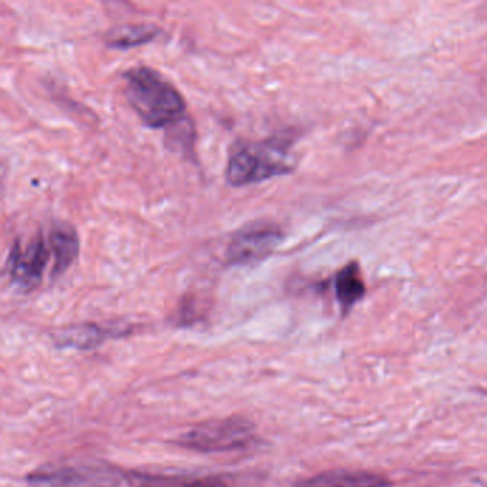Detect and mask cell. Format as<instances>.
Returning <instances> with one entry per match:
<instances>
[{
	"instance_id": "6da1fadb",
	"label": "cell",
	"mask_w": 487,
	"mask_h": 487,
	"mask_svg": "<svg viewBox=\"0 0 487 487\" xmlns=\"http://www.w3.org/2000/svg\"><path fill=\"white\" fill-rule=\"evenodd\" d=\"M123 79L130 108L149 128H168L186 115L182 94L156 69L136 66L126 70Z\"/></svg>"
},
{
	"instance_id": "7a4b0ae2",
	"label": "cell",
	"mask_w": 487,
	"mask_h": 487,
	"mask_svg": "<svg viewBox=\"0 0 487 487\" xmlns=\"http://www.w3.org/2000/svg\"><path fill=\"white\" fill-rule=\"evenodd\" d=\"M293 170L286 139L270 137L260 142H237L226 166V180L240 187L265 182Z\"/></svg>"
},
{
	"instance_id": "3957f363",
	"label": "cell",
	"mask_w": 487,
	"mask_h": 487,
	"mask_svg": "<svg viewBox=\"0 0 487 487\" xmlns=\"http://www.w3.org/2000/svg\"><path fill=\"white\" fill-rule=\"evenodd\" d=\"M253 441V426L240 417L209 420L192 427L177 439L182 448L213 453L230 451L248 446Z\"/></svg>"
},
{
	"instance_id": "277c9868",
	"label": "cell",
	"mask_w": 487,
	"mask_h": 487,
	"mask_svg": "<svg viewBox=\"0 0 487 487\" xmlns=\"http://www.w3.org/2000/svg\"><path fill=\"white\" fill-rule=\"evenodd\" d=\"M284 240V232L272 222L251 223L237 230L226 251V260L232 266L256 265L269 258Z\"/></svg>"
},
{
	"instance_id": "5b68a950",
	"label": "cell",
	"mask_w": 487,
	"mask_h": 487,
	"mask_svg": "<svg viewBox=\"0 0 487 487\" xmlns=\"http://www.w3.org/2000/svg\"><path fill=\"white\" fill-rule=\"evenodd\" d=\"M49 258H51V248L49 244H46L44 237L37 236L25 246L16 240L8 259L12 284L25 292L37 289L44 279Z\"/></svg>"
},
{
	"instance_id": "8992f818",
	"label": "cell",
	"mask_w": 487,
	"mask_h": 487,
	"mask_svg": "<svg viewBox=\"0 0 487 487\" xmlns=\"http://www.w3.org/2000/svg\"><path fill=\"white\" fill-rule=\"evenodd\" d=\"M33 487H113L116 476L94 466H47L32 473Z\"/></svg>"
},
{
	"instance_id": "52a82bcc",
	"label": "cell",
	"mask_w": 487,
	"mask_h": 487,
	"mask_svg": "<svg viewBox=\"0 0 487 487\" xmlns=\"http://www.w3.org/2000/svg\"><path fill=\"white\" fill-rule=\"evenodd\" d=\"M49 248L54 253L52 277H62L79 256L80 242L78 232L70 223L56 222L49 232Z\"/></svg>"
},
{
	"instance_id": "ba28073f",
	"label": "cell",
	"mask_w": 487,
	"mask_h": 487,
	"mask_svg": "<svg viewBox=\"0 0 487 487\" xmlns=\"http://www.w3.org/2000/svg\"><path fill=\"white\" fill-rule=\"evenodd\" d=\"M391 482L379 473L336 469L301 480L294 487H389Z\"/></svg>"
},
{
	"instance_id": "9c48e42d",
	"label": "cell",
	"mask_w": 487,
	"mask_h": 487,
	"mask_svg": "<svg viewBox=\"0 0 487 487\" xmlns=\"http://www.w3.org/2000/svg\"><path fill=\"white\" fill-rule=\"evenodd\" d=\"M336 299L344 313L349 312L365 296L366 286L358 263L351 262L339 270L334 279Z\"/></svg>"
},
{
	"instance_id": "30bf717a",
	"label": "cell",
	"mask_w": 487,
	"mask_h": 487,
	"mask_svg": "<svg viewBox=\"0 0 487 487\" xmlns=\"http://www.w3.org/2000/svg\"><path fill=\"white\" fill-rule=\"evenodd\" d=\"M161 35L158 26L147 23H130L118 26L104 37V42L113 49H130V47L153 42Z\"/></svg>"
},
{
	"instance_id": "8fae6325",
	"label": "cell",
	"mask_w": 487,
	"mask_h": 487,
	"mask_svg": "<svg viewBox=\"0 0 487 487\" xmlns=\"http://www.w3.org/2000/svg\"><path fill=\"white\" fill-rule=\"evenodd\" d=\"M104 336L106 332L96 325H78L59 330L54 339L61 348L90 349L101 343Z\"/></svg>"
},
{
	"instance_id": "7c38bea8",
	"label": "cell",
	"mask_w": 487,
	"mask_h": 487,
	"mask_svg": "<svg viewBox=\"0 0 487 487\" xmlns=\"http://www.w3.org/2000/svg\"><path fill=\"white\" fill-rule=\"evenodd\" d=\"M161 486L163 487H226V484H223L222 482H218V480L202 479V480H194V482H190V483L161 484Z\"/></svg>"
}]
</instances>
